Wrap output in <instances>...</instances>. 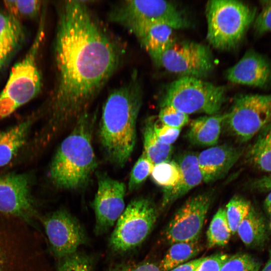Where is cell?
<instances>
[{
	"instance_id": "cell-1",
	"label": "cell",
	"mask_w": 271,
	"mask_h": 271,
	"mask_svg": "<svg viewBox=\"0 0 271 271\" xmlns=\"http://www.w3.org/2000/svg\"><path fill=\"white\" fill-rule=\"evenodd\" d=\"M56 81L44 132L48 142L89 112L120 66L124 50L93 15L86 2L66 1L58 9L54 44Z\"/></svg>"
},
{
	"instance_id": "cell-42",
	"label": "cell",
	"mask_w": 271,
	"mask_h": 271,
	"mask_svg": "<svg viewBox=\"0 0 271 271\" xmlns=\"http://www.w3.org/2000/svg\"><path fill=\"white\" fill-rule=\"evenodd\" d=\"M264 205L267 212L271 215V191L267 195L264 200Z\"/></svg>"
},
{
	"instance_id": "cell-25",
	"label": "cell",
	"mask_w": 271,
	"mask_h": 271,
	"mask_svg": "<svg viewBox=\"0 0 271 271\" xmlns=\"http://www.w3.org/2000/svg\"><path fill=\"white\" fill-rule=\"evenodd\" d=\"M200 249L201 247L198 241L180 242L172 244L161 260L159 267L161 271H170L195 256Z\"/></svg>"
},
{
	"instance_id": "cell-32",
	"label": "cell",
	"mask_w": 271,
	"mask_h": 271,
	"mask_svg": "<svg viewBox=\"0 0 271 271\" xmlns=\"http://www.w3.org/2000/svg\"><path fill=\"white\" fill-rule=\"evenodd\" d=\"M260 262L247 253H237L229 256L220 271H258Z\"/></svg>"
},
{
	"instance_id": "cell-7",
	"label": "cell",
	"mask_w": 271,
	"mask_h": 271,
	"mask_svg": "<svg viewBox=\"0 0 271 271\" xmlns=\"http://www.w3.org/2000/svg\"><path fill=\"white\" fill-rule=\"evenodd\" d=\"M225 89L193 77L183 76L171 82L161 99V107L170 105L189 115L217 114L225 101Z\"/></svg>"
},
{
	"instance_id": "cell-22",
	"label": "cell",
	"mask_w": 271,
	"mask_h": 271,
	"mask_svg": "<svg viewBox=\"0 0 271 271\" xmlns=\"http://www.w3.org/2000/svg\"><path fill=\"white\" fill-rule=\"evenodd\" d=\"M237 233L246 246L259 247L264 244L266 237L264 221L252 206L238 226Z\"/></svg>"
},
{
	"instance_id": "cell-4",
	"label": "cell",
	"mask_w": 271,
	"mask_h": 271,
	"mask_svg": "<svg viewBox=\"0 0 271 271\" xmlns=\"http://www.w3.org/2000/svg\"><path fill=\"white\" fill-rule=\"evenodd\" d=\"M36 229L0 213V271H47Z\"/></svg>"
},
{
	"instance_id": "cell-34",
	"label": "cell",
	"mask_w": 271,
	"mask_h": 271,
	"mask_svg": "<svg viewBox=\"0 0 271 271\" xmlns=\"http://www.w3.org/2000/svg\"><path fill=\"white\" fill-rule=\"evenodd\" d=\"M158 117L163 124L178 128H181L189 121L188 114L170 105L162 107Z\"/></svg>"
},
{
	"instance_id": "cell-26",
	"label": "cell",
	"mask_w": 271,
	"mask_h": 271,
	"mask_svg": "<svg viewBox=\"0 0 271 271\" xmlns=\"http://www.w3.org/2000/svg\"><path fill=\"white\" fill-rule=\"evenodd\" d=\"M231 232L229 228L225 208H219L210 222L207 232L209 247L224 246L228 243Z\"/></svg>"
},
{
	"instance_id": "cell-24",
	"label": "cell",
	"mask_w": 271,
	"mask_h": 271,
	"mask_svg": "<svg viewBox=\"0 0 271 271\" xmlns=\"http://www.w3.org/2000/svg\"><path fill=\"white\" fill-rule=\"evenodd\" d=\"M153 122V119L149 118L143 128V153L155 165L170 161L173 148L172 145L165 144L158 139L154 130Z\"/></svg>"
},
{
	"instance_id": "cell-27",
	"label": "cell",
	"mask_w": 271,
	"mask_h": 271,
	"mask_svg": "<svg viewBox=\"0 0 271 271\" xmlns=\"http://www.w3.org/2000/svg\"><path fill=\"white\" fill-rule=\"evenodd\" d=\"M153 181L164 190L175 187L180 181L182 175L177 162L168 161L155 165L151 174Z\"/></svg>"
},
{
	"instance_id": "cell-31",
	"label": "cell",
	"mask_w": 271,
	"mask_h": 271,
	"mask_svg": "<svg viewBox=\"0 0 271 271\" xmlns=\"http://www.w3.org/2000/svg\"><path fill=\"white\" fill-rule=\"evenodd\" d=\"M154 165L143 153L134 165L130 174L128 189L132 192L138 189L151 175Z\"/></svg>"
},
{
	"instance_id": "cell-11",
	"label": "cell",
	"mask_w": 271,
	"mask_h": 271,
	"mask_svg": "<svg viewBox=\"0 0 271 271\" xmlns=\"http://www.w3.org/2000/svg\"><path fill=\"white\" fill-rule=\"evenodd\" d=\"M225 114L224 121L229 130L246 142L271 122V94H240Z\"/></svg>"
},
{
	"instance_id": "cell-39",
	"label": "cell",
	"mask_w": 271,
	"mask_h": 271,
	"mask_svg": "<svg viewBox=\"0 0 271 271\" xmlns=\"http://www.w3.org/2000/svg\"><path fill=\"white\" fill-rule=\"evenodd\" d=\"M205 257L195 259L181 264L170 271H194Z\"/></svg>"
},
{
	"instance_id": "cell-12",
	"label": "cell",
	"mask_w": 271,
	"mask_h": 271,
	"mask_svg": "<svg viewBox=\"0 0 271 271\" xmlns=\"http://www.w3.org/2000/svg\"><path fill=\"white\" fill-rule=\"evenodd\" d=\"M53 255L59 259L76 251L87 241L77 219L65 209L40 218Z\"/></svg>"
},
{
	"instance_id": "cell-5",
	"label": "cell",
	"mask_w": 271,
	"mask_h": 271,
	"mask_svg": "<svg viewBox=\"0 0 271 271\" xmlns=\"http://www.w3.org/2000/svg\"><path fill=\"white\" fill-rule=\"evenodd\" d=\"M45 11L43 10L36 35L25 56L12 68L0 93V121L34 98L42 85L37 58L45 34Z\"/></svg>"
},
{
	"instance_id": "cell-13",
	"label": "cell",
	"mask_w": 271,
	"mask_h": 271,
	"mask_svg": "<svg viewBox=\"0 0 271 271\" xmlns=\"http://www.w3.org/2000/svg\"><path fill=\"white\" fill-rule=\"evenodd\" d=\"M0 213L19 219L37 229L40 217L27 175L10 173L0 176Z\"/></svg>"
},
{
	"instance_id": "cell-20",
	"label": "cell",
	"mask_w": 271,
	"mask_h": 271,
	"mask_svg": "<svg viewBox=\"0 0 271 271\" xmlns=\"http://www.w3.org/2000/svg\"><path fill=\"white\" fill-rule=\"evenodd\" d=\"M226 114L207 115L193 120L187 137L189 141L201 146H214L217 144Z\"/></svg>"
},
{
	"instance_id": "cell-19",
	"label": "cell",
	"mask_w": 271,
	"mask_h": 271,
	"mask_svg": "<svg viewBox=\"0 0 271 271\" xmlns=\"http://www.w3.org/2000/svg\"><path fill=\"white\" fill-rule=\"evenodd\" d=\"M173 30L166 24L151 23L141 25L130 33L137 38L152 58L175 41Z\"/></svg>"
},
{
	"instance_id": "cell-16",
	"label": "cell",
	"mask_w": 271,
	"mask_h": 271,
	"mask_svg": "<svg viewBox=\"0 0 271 271\" xmlns=\"http://www.w3.org/2000/svg\"><path fill=\"white\" fill-rule=\"evenodd\" d=\"M225 76L233 83L268 88L271 86V61L263 55L249 50L226 71Z\"/></svg>"
},
{
	"instance_id": "cell-17",
	"label": "cell",
	"mask_w": 271,
	"mask_h": 271,
	"mask_svg": "<svg viewBox=\"0 0 271 271\" xmlns=\"http://www.w3.org/2000/svg\"><path fill=\"white\" fill-rule=\"evenodd\" d=\"M240 149L229 145L212 146L197 155L203 181L211 183L225 176L238 160Z\"/></svg>"
},
{
	"instance_id": "cell-43",
	"label": "cell",
	"mask_w": 271,
	"mask_h": 271,
	"mask_svg": "<svg viewBox=\"0 0 271 271\" xmlns=\"http://www.w3.org/2000/svg\"><path fill=\"white\" fill-rule=\"evenodd\" d=\"M261 271H271V248L269 252V258Z\"/></svg>"
},
{
	"instance_id": "cell-37",
	"label": "cell",
	"mask_w": 271,
	"mask_h": 271,
	"mask_svg": "<svg viewBox=\"0 0 271 271\" xmlns=\"http://www.w3.org/2000/svg\"><path fill=\"white\" fill-rule=\"evenodd\" d=\"M229 255L225 253H217L205 257L194 271H220Z\"/></svg>"
},
{
	"instance_id": "cell-8",
	"label": "cell",
	"mask_w": 271,
	"mask_h": 271,
	"mask_svg": "<svg viewBox=\"0 0 271 271\" xmlns=\"http://www.w3.org/2000/svg\"><path fill=\"white\" fill-rule=\"evenodd\" d=\"M108 19L129 32L151 23L164 24L174 30L187 28L191 24L176 4L163 0L120 2L109 11Z\"/></svg>"
},
{
	"instance_id": "cell-36",
	"label": "cell",
	"mask_w": 271,
	"mask_h": 271,
	"mask_svg": "<svg viewBox=\"0 0 271 271\" xmlns=\"http://www.w3.org/2000/svg\"><path fill=\"white\" fill-rule=\"evenodd\" d=\"M153 128L158 139L163 143L170 145L176 141L181 131V128L164 124L159 120L154 121Z\"/></svg>"
},
{
	"instance_id": "cell-41",
	"label": "cell",
	"mask_w": 271,
	"mask_h": 271,
	"mask_svg": "<svg viewBox=\"0 0 271 271\" xmlns=\"http://www.w3.org/2000/svg\"><path fill=\"white\" fill-rule=\"evenodd\" d=\"M16 49L0 42V70Z\"/></svg>"
},
{
	"instance_id": "cell-44",
	"label": "cell",
	"mask_w": 271,
	"mask_h": 271,
	"mask_svg": "<svg viewBox=\"0 0 271 271\" xmlns=\"http://www.w3.org/2000/svg\"><path fill=\"white\" fill-rule=\"evenodd\" d=\"M270 228H271V221H270Z\"/></svg>"
},
{
	"instance_id": "cell-29",
	"label": "cell",
	"mask_w": 271,
	"mask_h": 271,
	"mask_svg": "<svg viewBox=\"0 0 271 271\" xmlns=\"http://www.w3.org/2000/svg\"><path fill=\"white\" fill-rule=\"evenodd\" d=\"M252 206L250 202L239 196L233 197L226 205L227 222L231 234H234L238 226L247 215Z\"/></svg>"
},
{
	"instance_id": "cell-21",
	"label": "cell",
	"mask_w": 271,
	"mask_h": 271,
	"mask_svg": "<svg viewBox=\"0 0 271 271\" xmlns=\"http://www.w3.org/2000/svg\"><path fill=\"white\" fill-rule=\"evenodd\" d=\"M32 125L27 120L0 131V168L8 165L25 145Z\"/></svg>"
},
{
	"instance_id": "cell-38",
	"label": "cell",
	"mask_w": 271,
	"mask_h": 271,
	"mask_svg": "<svg viewBox=\"0 0 271 271\" xmlns=\"http://www.w3.org/2000/svg\"><path fill=\"white\" fill-rule=\"evenodd\" d=\"M112 271H161L155 263L146 261L137 264H126L114 268Z\"/></svg>"
},
{
	"instance_id": "cell-35",
	"label": "cell",
	"mask_w": 271,
	"mask_h": 271,
	"mask_svg": "<svg viewBox=\"0 0 271 271\" xmlns=\"http://www.w3.org/2000/svg\"><path fill=\"white\" fill-rule=\"evenodd\" d=\"M261 11L253 22L255 35L261 36L271 32V0L260 1Z\"/></svg>"
},
{
	"instance_id": "cell-3",
	"label": "cell",
	"mask_w": 271,
	"mask_h": 271,
	"mask_svg": "<svg viewBox=\"0 0 271 271\" xmlns=\"http://www.w3.org/2000/svg\"><path fill=\"white\" fill-rule=\"evenodd\" d=\"M96 112H86L72 126L51 162L49 175L52 184L64 190H76L88 185L97 162L92 146Z\"/></svg>"
},
{
	"instance_id": "cell-18",
	"label": "cell",
	"mask_w": 271,
	"mask_h": 271,
	"mask_svg": "<svg viewBox=\"0 0 271 271\" xmlns=\"http://www.w3.org/2000/svg\"><path fill=\"white\" fill-rule=\"evenodd\" d=\"M177 163L182 177L175 187L163 190L162 205L164 207L182 197L203 181L196 154L192 152L183 154L179 157Z\"/></svg>"
},
{
	"instance_id": "cell-30",
	"label": "cell",
	"mask_w": 271,
	"mask_h": 271,
	"mask_svg": "<svg viewBox=\"0 0 271 271\" xmlns=\"http://www.w3.org/2000/svg\"><path fill=\"white\" fill-rule=\"evenodd\" d=\"M4 5L8 14L20 21L38 17L41 12L42 4L41 1L37 0H5Z\"/></svg>"
},
{
	"instance_id": "cell-15",
	"label": "cell",
	"mask_w": 271,
	"mask_h": 271,
	"mask_svg": "<svg viewBox=\"0 0 271 271\" xmlns=\"http://www.w3.org/2000/svg\"><path fill=\"white\" fill-rule=\"evenodd\" d=\"M97 184L92 207L95 218V232L101 235L115 225L123 212L126 186L105 173L98 174Z\"/></svg>"
},
{
	"instance_id": "cell-9",
	"label": "cell",
	"mask_w": 271,
	"mask_h": 271,
	"mask_svg": "<svg viewBox=\"0 0 271 271\" xmlns=\"http://www.w3.org/2000/svg\"><path fill=\"white\" fill-rule=\"evenodd\" d=\"M157 218V209L149 199L131 200L115 224L109 240L110 249L121 253L138 246L150 233Z\"/></svg>"
},
{
	"instance_id": "cell-6",
	"label": "cell",
	"mask_w": 271,
	"mask_h": 271,
	"mask_svg": "<svg viewBox=\"0 0 271 271\" xmlns=\"http://www.w3.org/2000/svg\"><path fill=\"white\" fill-rule=\"evenodd\" d=\"M207 39L214 48L230 50L243 39L255 18V11L235 0H211L206 6Z\"/></svg>"
},
{
	"instance_id": "cell-33",
	"label": "cell",
	"mask_w": 271,
	"mask_h": 271,
	"mask_svg": "<svg viewBox=\"0 0 271 271\" xmlns=\"http://www.w3.org/2000/svg\"><path fill=\"white\" fill-rule=\"evenodd\" d=\"M92 261L78 251L58 259L57 271H92Z\"/></svg>"
},
{
	"instance_id": "cell-23",
	"label": "cell",
	"mask_w": 271,
	"mask_h": 271,
	"mask_svg": "<svg viewBox=\"0 0 271 271\" xmlns=\"http://www.w3.org/2000/svg\"><path fill=\"white\" fill-rule=\"evenodd\" d=\"M247 152L249 163L257 169L271 173V122L257 134Z\"/></svg>"
},
{
	"instance_id": "cell-28",
	"label": "cell",
	"mask_w": 271,
	"mask_h": 271,
	"mask_svg": "<svg viewBox=\"0 0 271 271\" xmlns=\"http://www.w3.org/2000/svg\"><path fill=\"white\" fill-rule=\"evenodd\" d=\"M24 36L20 21L0 12V42L16 49Z\"/></svg>"
},
{
	"instance_id": "cell-40",
	"label": "cell",
	"mask_w": 271,
	"mask_h": 271,
	"mask_svg": "<svg viewBox=\"0 0 271 271\" xmlns=\"http://www.w3.org/2000/svg\"><path fill=\"white\" fill-rule=\"evenodd\" d=\"M253 186L260 191H270L271 173L257 179L254 181Z\"/></svg>"
},
{
	"instance_id": "cell-10",
	"label": "cell",
	"mask_w": 271,
	"mask_h": 271,
	"mask_svg": "<svg viewBox=\"0 0 271 271\" xmlns=\"http://www.w3.org/2000/svg\"><path fill=\"white\" fill-rule=\"evenodd\" d=\"M151 59L157 66L169 72L200 79L208 76L214 64L207 46L187 41L175 40Z\"/></svg>"
},
{
	"instance_id": "cell-14",
	"label": "cell",
	"mask_w": 271,
	"mask_h": 271,
	"mask_svg": "<svg viewBox=\"0 0 271 271\" xmlns=\"http://www.w3.org/2000/svg\"><path fill=\"white\" fill-rule=\"evenodd\" d=\"M212 199V193L208 192L187 200L166 228L168 242L173 244L198 241Z\"/></svg>"
},
{
	"instance_id": "cell-2",
	"label": "cell",
	"mask_w": 271,
	"mask_h": 271,
	"mask_svg": "<svg viewBox=\"0 0 271 271\" xmlns=\"http://www.w3.org/2000/svg\"><path fill=\"white\" fill-rule=\"evenodd\" d=\"M142 102L137 72L110 92L103 105L98 137L106 159L122 168L129 159L137 140V120Z\"/></svg>"
}]
</instances>
